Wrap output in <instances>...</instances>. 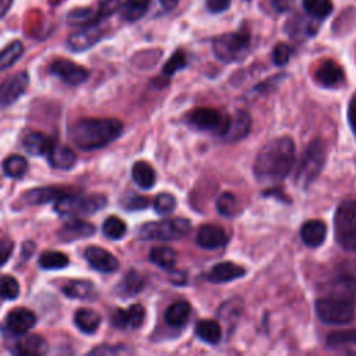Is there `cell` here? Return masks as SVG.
I'll use <instances>...</instances> for the list:
<instances>
[{
    "label": "cell",
    "mask_w": 356,
    "mask_h": 356,
    "mask_svg": "<svg viewBox=\"0 0 356 356\" xmlns=\"http://www.w3.org/2000/svg\"><path fill=\"white\" fill-rule=\"evenodd\" d=\"M295 143L289 136H278L264 145L257 153L253 172L259 181H282L293 168Z\"/></svg>",
    "instance_id": "obj_1"
},
{
    "label": "cell",
    "mask_w": 356,
    "mask_h": 356,
    "mask_svg": "<svg viewBox=\"0 0 356 356\" xmlns=\"http://www.w3.org/2000/svg\"><path fill=\"white\" fill-rule=\"evenodd\" d=\"M124 129L115 118H83L70 127V139L81 150L89 152L107 146L115 140Z\"/></svg>",
    "instance_id": "obj_2"
},
{
    "label": "cell",
    "mask_w": 356,
    "mask_h": 356,
    "mask_svg": "<svg viewBox=\"0 0 356 356\" xmlns=\"http://www.w3.org/2000/svg\"><path fill=\"white\" fill-rule=\"evenodd\" d=\"M325 143L318 138L313 139L307 145L298 164L293 179L295 184L299 185L300 188H307L320 175L325 163Z\"/></svg>",
    "instance_id": "obj_3"
},
{
    "label": "cell",
    "mask_w": 356,
    "mask_h": 356,
    "mask_svg": "<svg viewBox=\"0 0 356 356\" xmlns=\"http://www.w3.org/2000/svg\"><path fill=\"white\" fill-rule=\"evenodd\" d=\"M191 228L189 220L174 217L143 224L138 231V236L143 241H177L188 235Z\"/></svg>",
    "instance_id": "obj_4"
},
{
    "label": "cell",
    "mask_w": 356,
    "mask_h": 356,
    "mask_svg": "<svg viewBox=\"0 0 356 356\" xmlns=\"http://www.w3.org/2000/svg\"><path fill=\"white\" fill-rule=\"evenodd\" d=\"M334 232L338 245L349 252L356 250V202L343 200L334 214Z\"/></svg>",
    "instance_id": "obj_5"
},
{
    "label": "cell",
    "mask_w": 356,
    "mask_h": 356,
    "mask_svg": "<svg viewBox=\"0 0 356 356\" xmlns=\"http://www.w3.org/2000/svg\"><path fill=\"white\" fill-rule=\"evenodd\" d=\"M107 203L104 195L93 193L86 196L79 195H68L64 193L56 200L54 210L64 217H75V216H89L95 214L100 209H103Z\"/></svg>",
    "instance_id": "obj_6"
},
{
    "label": "cell",
    "mask_w": 356,
    "mask_h": 356,
    "mask_svg": "<svg viewBox=\"0 0 356 356\" xmlns=\"http://www.w3.org/2000/svg\"><path fill=\"white\" fill-rule=\"evenodd\" d=\"M250 46V35L246 29L224 33L214 38L211 47L214 56L224 63H234L246 56Z\"/></svg>",
    "instance_id": "obj_7"
},
{
    "label": "cell",
    "mask_w": 356,
    "mask_h": 356,
    "mask_svg": "<svg viewBox=\"0 0 356 356\" xmlns=\"http://www.w3.org/2000/svg\"><path fill=\"white\" fill-rule=\"evenodd\" d=\"M316 312L321 321L331 325H345L355 318L353 305L330 296L317 299Z\"/></svg>",
    "instance_id": "obj_8"
},
{
    "label": "cell",
    "mask_w": 356,
    "mask_h": 356,
    "mask_svg": "<svg viewBox=\"0 0 356 356\" xmlns=\"http://www.w3.org/2000/svg\"><path fill=\"white\" fill-rule=\"evenodd\" d=\"M229 115H224L221 111L216 108H209V107H199L195 108L189 114V122L200 129V131H210V132H217L222 135L229 124Z\"/></svg>",
    "instance_id": "obj_9"
},
{
    "label": "cell",
    "mask_w": 356,
    "mask_h": 356,
    "mask_svg": "<svg viewBox=\"0 0 356 356\" xmlns=\"http://www.w3.org/2000/svg\"><path fill=\"white\" fill-rule=\"evenodd\" d=\"M49 71L71 86H78L89 78V71L85 67L65 58L54 60Z\"/></svg>",
    "instance_id": "obj_10"
},
{
    "label": "cell",
    "mask_w": 356,
    "mask_h": 356,
    "mask_svg": "<svg viewBox=\"0 0 356 356\" xmlns=\"http://www.w3.org/2000/svg\"><path fill=\"white\" fill-rule=\"evenodd\" d=\"M29 76L25 71L17 72L0 83V111L15 103V100L26 90Z\"/></svg>",
    "instance_id": "obj_11"
},
{
    "label": "cell",
    "mask_w": 356,
    "mask_h": 356,
    "mask_svg": "<svg viewBox=\"0 0 356 356\" xmlns=\"http://www.w3.org/2000/svg\"><path fill=\"white\" fill-rule=\"evenodd\" d=\"M325 296L356 305V278L350 274H341L325 285Z\"/></svg>",
    "instance_id": "obj_12"
},
{
    "label": "cell",
    "mask_w": 356,
    "mask_h": 356,
    "mask_svg": "<svg viewBox=\"0 0 356 356\" xmlns=\"http://www.w3.org/2000/svg\"><path fill=\"white\" fill-rule=\"evenodd\" d=\"M100 38H102V29L99 28V24H92V25L81 26V29L71 33L68 36L67 44L72 51H83L95 46L100 40Z\"/></svg>",
    "instance_id": "obj_13"
},
{
    "label": "cell",
    "mask_w": 356,
    "mask_h": 356,
    "mask_svg": "<svg viewBox=\"0 0 356 356\" xmlns=\"http://www.w3.org/2000/svg\"><path fill=\"white\" fill-rule=\"evenodd\" d=\"M35 323L36 316L26 307L13 309L6 317V327L15 337L26 334L35 325Z\"/></svg>",
    "instance_id": "obj_14"
},
{
    "label": "cell",
    "mask_w": 356,
    "mask_h": 356,
    "mask_svg": "<svg viewBox=\"0 0 356 356\" xmlns=\"http://www.w3.org/2000/svg\"><path fill=\"white\" fill-rule=\"evenodd\" d=\"M85 257L92 268L100 273H114L118 268V260L114 254L100 246H89L85 250Z\"/></svg>",
    "instance_id": "obj_15"
},
{
    "label": "cell",
    "mask_w": 356,
    "mask_h": 356,
    "mask_svg": "<svg viewBox=\"0 0 356 356\" xmlns=\"http://www.w3.org/2000/svg\"><path fill=\"white\" fill-rule=\"evenodd\" d=\"M228 236L222 227L216 224H206L197 229L196 243L204 249H217L227 243Z\"/></svg>",
    "instance_id": "obj_16"
},
{
    "label": "cell",
    "mask_w": 356,
    "mask_h": 356,
    "mask_svg": "<svg viewBox=\"0 0 356 356\" xmlns=\"http://www.w3.org/2000/svg\"><path fill=\"white\" fill-rule=\"evenodd\" d=\"M316 81L324 88H335L342 83L345 74L342 67L334 60H324L316 70Z\"/></svg>",
    "instance_id": "obj_17"
},
{
    "label": "cell",
    "mask_w": 356,
    "mask_h": 356,
    "mask_svg": "<svg viewBox=\"0 0 356 356\" xmlns=\"http://www.w3.org/2000/svg\"><path fill=\"white\" fill-rule=\"evenodd\" d=\"M245 273L246 271L242 266H238L232 261H221L214 264L204 277L209 282L222 284V282H229L236 278H241L245 275Z\"/></svg>",
    "instance_id": "obj_18"
},
{
    "label": "cell",
    "mask_w": 356,
    "mask_h": 356,
    "mask_svg": "<svg viewBox=\"0 0 356 356\" xmlns=\"http://www.w3.org/2000/svg\"><path fill=\"white\" fill-rule=\"evenodd\" d=\"M13 343V352L26 356L44 355L47 352V342L40 335L35 334H22Z\"/></svg>",
    "instance_id": "obj_19"
},
{
    "label": "cell",
    "mask_w": 356,
    "mask_h": 356,
    "mask_svg": "<svg viewBox=\"0 0 356 356\" xmlns=\"http://www.w3.org/2000/svg\"><path fill=\"white\" fill-rule=\"evenodd\" d=\"M145 320L142 305H132L128 309H117L113 314V324L118 328H139Z\"/></svg>",
    "instance_id": "obj_20"
},
{
    "label": "cell",
    "mask_w": 356,
    "mask_h": 356,
    "mask_svg": "<svg viewBox=\"0 0 356 356\" xmlns=\"http://www.w3.org/2000/svg\"><path fill=\"white\" fill-rule=\"evenodd\" d=\"M95 229H96L95 225L88 222V221L74 220V221L65 222L58 229L57 236L63 242H72V241H78V239H83V238L92 236L95 234Z\"/></svg>",
    "instance_id": "obj_21"
},
{
    "label": "cell",
    "mask_w": 356,
    "mask_h": 356,
    "mask_svg": "<svg viewBox=\"0 0 356 356\" xmlns=\"http://www.w3.org/2000/svg\"><path fill=\"white\" fill-rule=\"evenodd\" d=\"M250 127H252L250 115L246 111H236L235 115L229 118L228 128L222 134V136L228 142H238L249 134Z\"/></svg>",
    "instance_id": "obj_22"
},
{
    "label": "cell",
    "mask_w": 356,
    "mask_h": 356,
    "mask_svg": "<svg viewBox=\"0 0 356 356\" xmlns=\"http://www.w3.org/2000/svg\"><path fill=\"white\" fill-rule=\"evenodd\" d=\"M65 192L60 188L54 186H43V188H32L26 191L21 196V203L24 206H32V204H43L51 200H57L60 196H63Z\"/></svg>",
    "instance_id": "obj_23"
},
{
    "label": "cell",
    "mask_w": 356,
    "mask_h": 356,
    "mask_svg": "<svg viewBox=\"0 0 356 356\" xmlns=\"http://www.w3.org/2000/svg\"><path fill=\"white\" fill-rule=\"evenodd\" d=\"M327 236V227L321 220H309L300 228V238L310 248L320 246Z\"/></svg>",
    "instance_id": "obj_24"
},
{
    "label": "cell",
    "mask_w": 356,
    "mask_h": 356,
    "mask_svg": "<svg viewBox=\"0 0 356 356\" xmlns=\"http://www.w3.org/2000/svg\"><path fill=\"white\" fill-rule=\"evenodd\" d=\"M47 159L51 167L54 168H61V170H68L72 168L76 163V154L72 149L64 145H57L54 143L51 149L47 153Z\"/></svg>",
    "instance_id": "obj_25"
},
{
    "label": "cell",
    "mask_w": 356,
    "mask_h": 356,
    "mask_svg": "<svg viewBox=\"0 0 356 356\" xmlns=\"http://www.w3.org/2000/svg\"><path fill=\"white\" fill-rule=\"evenodd\" d=\"M53 145H54L53 139L40 134V132H29L22 139L24 149L29 154H33V156L47 154Z\"/></svg>",
    "instance_id": "obj_26"
},
{
    "label": "cell",
    "mask_w": 356,
    "mask_h": 356,
    "mask_svg": "<svg viewBox=\"0 0 356 356\" xmlns=\"http://www.w3.org/2000/svg\"><path fill=\"white\" fill-rule=\"evenodd\" d=\"M191 316V305L186 300H178L168 306L165 310L164 318L165 323L171 327H184Z\"/></svg>",
    "instance_id": "obj_27"
},
{
    "label": "cell",
    "mask_w": 356,
    "mask_h": 356,
    "mask_svg": "<svg viewBox=\"0 0 356 356\" xmlns=\"http://www.w3.org/2000/svg\"><path fill=\"white\" fill-rule=\"evenodd\" d=\"M143 286H145V278L135 270H131L125 274V277L117 285L115 291L120 296L129 298L139 293L143 289Z\"/></svg>",
    "instance_id": "obj_28"
},
{
    "label": "cell",
    "mask_w": 356,
    "mask_h": 356,
    "mask_svg": "<svg viewBox=\"0 0 356 356\" xmlns=\"http://www.w3.org/2000/svg\"><path fill=\"white\" fill-rule=\"evenodd\" d=\"M132 178L142 189H150L156 184V171L146 161H136L132 165Z\"/></svg>",
    "instance_id": "obj_29"
},
{
    "label": "cell",
    "mask_w": 356,
    "mask_h": 356,
    "mask_svg": "<svg viewBox=\"0 0 356 356\" xmlns=\"http://www.w3.org/2000/svg\"><path fill=\"white\" fill-rule=\"evenodd\" d=\"M75 325L83 334H93L100 325V316L92 309H78L74 316Z\"/></svg>",
    "instance_id": "obj_30"
},
{
    "label": "cell",
    "mask_w": 356,
    "mask_h": 356,
    "mask_svg": "<svg viewBox=\"0 0 356 356\" xmlns=\"http://www.w3.org/2000/svg\"><path fill=\"white\" fill-rule=\"evenodd\" d=\"M63 292L71 299H88L95 295V285L88 280H71L63 286Z\"/></svg>",
    "instance_id": "obj_31"
},
{
    "label": "cell",
    "mask_w": 356,
    "mask_h": 356,
    "mask_svg": "<svg viewBox=\"0 0 356 356\" xmlns=\"http://www.w3.org/2000/svg\"><path fill=\"white\" fill-rule=\"evenodd\" d=\"M196 335L210 345H217L221 339V327L214 320H200L195 328Z\"/></svg>",
    "instance_id": "obj_32"
},
{
    "label": "cell",
    "mask_w": 356,
    "mask_h": 356,
    "mask_svg": "<svg viewBox=\"0 0 356 356\" xmlns=\"http://www.w3.org/2000/svg\"><path fill=\"white\" fill-rule=\"evenodd\" d=\"M149 4V0H127L120 7L121 17L129 22L138 21L147 13Z\"/></svg>",
    "instance_id": "obj_33"
},
{
    "label": "cell",
    "mask_w": 356,
    "mask_h": 356,
    "mask_svg": "<svg viewBox=\"0 0 356 356\" xmlns=\"http://www.w3.org/2000/svg\"><path fill=\"white\" fill-rule=\"evenodd\" d=\"M149 259L163 270H172L177 263L175 252L167 246H156L150 250Z\"/></svg>",
    "instance_id": "obj_34"
},
{
    "label": "cell",
    "mask_w": 356,
    "mask_h": 356,
    "mask_svg": "<svg viewBox=\"0 0 356 356\" xmlns=\"http://www.w3.org/2000/svg\"><path fill=\"white\" fill-rule=\"evenodd\" d=\"M39 266L44 270H61L68 266L70 259L65 253L57 250H46L39 256Z\"/></svg>",
    "instance_id": "obj_35"
},
{
    "label": "cell",
    "mask_w": 356,
    "mask_h": 356,
    "mask_svg": "<svg viewBox=\"0 0 356 356\" xmlns=\"http://www.w3.org/2000/svg\"><path fill=\"white\" fill-rule=\"evenodd\" d=\"M303 10L314 19H324L332 13L331 0H302Z\"/></svg>",
    "instance_id": "obj_36"
},
{
    "label": "cell",
    "mask_w": 356,
    "mask_h": 356,
    "mask_svg": "<svg viewBox=\"0 0 356 356\" xmlns=\"http://www.w3.org/2000/svg\"><path fill=\"white\" fill-rule=\"evenodd\" d=\"M67 21L70 25L78 28L100 22L97 18V11L92 8H75L67 14Z\"/></svg>",
    "instance_id": "obj_37"
},
{
    "label": "cell",
    "mask_w": 356,
    "mask_h": 356,
    "mask_svg": "<svg viewBox=\"0 0 356 356\" xmlns=\"http://www.w3.org/2000/svg\"><path fill=\"white\" fill-rule=\"evenodd\" d=\"M24 53V44L19 40H14L8 43L1 51H0V71L10 68L17 63V60Z\"/></svg>",
    "instance_id": "obj_38"
},
{
    "label": "cell",
    "mask_w": 356,
    "mask_h": 356,
    "mask_svg": "<svg viewBox=\"0 0 356 356\" xmlns=\"http://www.w3.org/2000/svg\"><path fill=\"white\" fill-rule=\"evenodd\" d=\"M3 170L10 178H19L28 171V161L19 154H11L4 160Z\"/></svg>",
    "instance_id": "obj_39"
},
{
    "label": "cell",
    "mask_w": 356,
    "mask_h": 356,
    "mask_svg": "<svg viewBox=\"0 0 356 356\" xmlns=\"http://www.w3.org/2000/svg\"><path fill=\"white\" fill-rule=\"evenodd\" d=\"M286 29H288L289 35L293 38L299 36L300 32L303 36H313L317 31V26L312 21H307V19L302 18L300 15H296L288 21Z\"/></svg>",
    "instance_id": "obj_40"
},
{
    "label": "cell",
    "mask_w": 356,
    "mask_h": 356,
    "mask_svg": "<svg viewBox=\"0 0 356 356\" xmlns=\"http://www.w3.org/2000/svg\"><path fill=\"white\" fill-rule=\"evenodd\" d=\"M103 234L110 238V239H121L125 232H127V224L124 222V220L115 217V216H111V217H107L103 222Z\"/></svg>",
    "instance_id": "obj_41"
},
{
    "label": "cell",
    "mask_w": 356,
    "mask_h": 356,
    "mask_svg": "<svg viewBox=\"0 0 356 356\" xmlns=\"http://www.w3.org/2000/svg\"><path fill=\"white\" fill-rule=\"evenodd\" d=\"M327 345L330 348L356 345V328L335 331V332L330 334L328 338H327Z\"/></svg>",
    "instance_id": "obj_42"
},
{
    "label": "cell",
    "mask_w": 356,
    "mask_h": 356,
    "mask_svg": "<svg viewBox=\"0 0 356 356\" xmlns=\"http://www.w3.org/2000/svg\"><path fill=\"white\" fill-rule=\"evenodd\" d=\"M217 210L221 216L232 217L238 213V199L231 192H224L217 199Z\"/></svg>",
    "instance_id": "obj_43"
},
{
    "label": "cell",
    "mask_w": 356,
    "mask_h": 356,
    "mask_svg": "<svg viewBox=\"0 0 356 356\" xmlns=\"http://www.w3.org/2000/svg\"><path fill=\"white\" fill-rule=\"evenodd\" d=\"M19 295V284L11 275H3L0 278V299L13 300Z\"/></svg>",
    "instance_id": "obj_44"
},
{
    "label": "cell",
    "mask_w": 356,
    "mask_h": 356,
    "mask_svg": "<svg viewBox=\"0 0 356 356\" xmlns=\"http://www.w3.org/2000/svg\"><path fill=\"white\" fill-rule=\"evenodd\" d=\"M186 65V56L182 50H177L170 58L168 61L164 64V68H163V74L167 75V76H171L174 75L177 71L182 70L184 67Z\"/></svg>",
    "instance_id": "obj_45"
},
{
    "label": "cell",
    "mask_w": 356,
    "mask_h": 356,
    "mask_svg": "<svg viewBox=\"0 0 356 356\" xmlns=\"http://www.w3.org/2000/svg\"><path fill=\"white\" fill-rule=\"evenodd\" d=\"M175 197L170 193H160L153 202V207L159 214H168L175 209Z\"/></svg>",
    "instance_id": "obj_46"
},
{
    "label": "cell",
    "mask_w": 356,
    "mask_h": 356,
    "mask_svg": "<svg viewBox=\"0 0 356 356\" xmlns=\"http://www.w3.org/2000/svg\"><path fill=\"white\" fill-rule=\"evenodd\" d=\"M292 56V47L286 43H277L273 49V61L275 65H285Z\"/></svg>",
    "instance_id": "obj_47"
},
{
    "label": "cell",
    "mask_w": 356,
    "mask_h": 356,
    "mask_svg": "<svg viewBox=\"0 0 356 356\" xmlns=\"http://www.w3.org/2000/svg\"><path fill=\"white\" fill-rule=\"evenodd\" d=\"M121 7V0H100L97 7V18L99 21H103L104 18L113 15L117 10Z\"/></svg>",
    "instance_id": "obj_48"
},
{
    "label": "cell",
    "mask_w": 356,
    "mask_h": 356,
    "mask_svg": "<svg viewBox=\"0 0 356 356\" xmlns=\"http://www.w3.org/2000/svg\"><path fill=\"white\" fill-rule=\"evenodd\" d=\"M122 204L128 210H142L149 206V197L139 196V195H131L124 199Z\"/></svg>",
    "instance_id": "obj_49"
},
{
    "label": "cell",
    "mask_w": 356,
    "mask_h": 356,
    "mask_svg": "<svg viewBox=\"0 0 356 356\" xmlns=\"http://www.w3.org/2000/svg\"><path fill=\"white\" fill-rule=\"evenodd\" d=\"M14 249V242L8 238L0 241V266H3L11 256Z\"/></svg>",
    "instance_id": "obj_50"
},
{
    "label": "cell",
    "mask_w": 356,
    "mask_h": 356,
    "mask_svg": "<svg viewBox=\"0 0 356 356\" xmlns=\"http://www.w3.org/2000/svg\"><path fill=\"white\" fill-rule=\"evenodd\" d=\"M231 4V0H206V7L210 13H222Z\"/></svg>",
    "instance_id": "obj_51"
},
{
    "label": "cell",
    "mask_w": 356,
    "mask_h": 356,
    "mask_svg": "<svg viewBox=\"0 0 356 356\" xmlns=\"http://www.w3.org/2000/svg\"><path fill=\"white\" fill-rule=\"evenodd\" d=\"M268 3L271 7V11H274L277 14H282L291 8L293 0H270Z\"/></svg>",
    "instance_id": "obj_52"
},
{
    "label": "cell",
    "mask_w": 356,
    "mask_h": 356,
    "mask_svg": "<svg viewBox=\"0 0 356 356\" xmlns=\"http://www.w3.org/2000/svg\"><path fill=\"white\" fill-rule=\"evenodd\" d=\"M124 349L120 348V346H97L95 349H92L89 353L90 355H104V353H120L122 352Z\"/></svg>",
    "instance_id": "obj_53"
},
{
    "label": "cell",
    "mask_w": 356,
    "mask_h": 356,
    "mask_svg": "<svg viewBox=\"0 0 356 356\" xmlns=\"http://www.w3.org/2000/svg\"><path fill=\"white\" fill-rule=\"evenodd\" d=\"M348 118H349V124H350V128L356 136V102L352 103L349 106V111H348Z\"/></svg>",
    "instance_id": "obj_54"
},
{
    "label": "cell",
    "mask_w": 356,
    "mask_h": 356,
    "mask_svg": "<svg viewBox=\"0 0 356 356\" xmlns=\"http://www.w3.org/2000/svg\"><path fill=\"white\" fill-rule=\"evenodd\" d=\"M14 0H0V19L4 18V15L8 13V10L11 8Z\"/></svg>",
    "instance_id": "obj_55"
},
{
    "label": "cell",
    "mask_w": 356,
    "mask_h": 356,
    "mask_svg": "<svg viewBox=\"0 0 356 356\" xmlns=\"http://www.w3.org/2000/svg\"><path fill=\"white\" fill-rule=\"evenodd\" d=\"M160 3H161V6H163L164 10L171 11V10H174V8L178 6L179 0H160Z\"/></svg>",
    "instance_id": "obj_56"
},
{
    "label": "cell",
    "mask_w": 356,
    "mask_h": 356,
    "mask_svg": "<svg viewBox=\"0 0 356 356\" xmlns=\"http://www.w3.org/2000/svg\"><path fill=\"white\" fill-rule=\"evenodd\" d=\"M248 1H249V0H248Z\"/></svg>",
    "instance_id": "obj_57"
}]
</instances>
